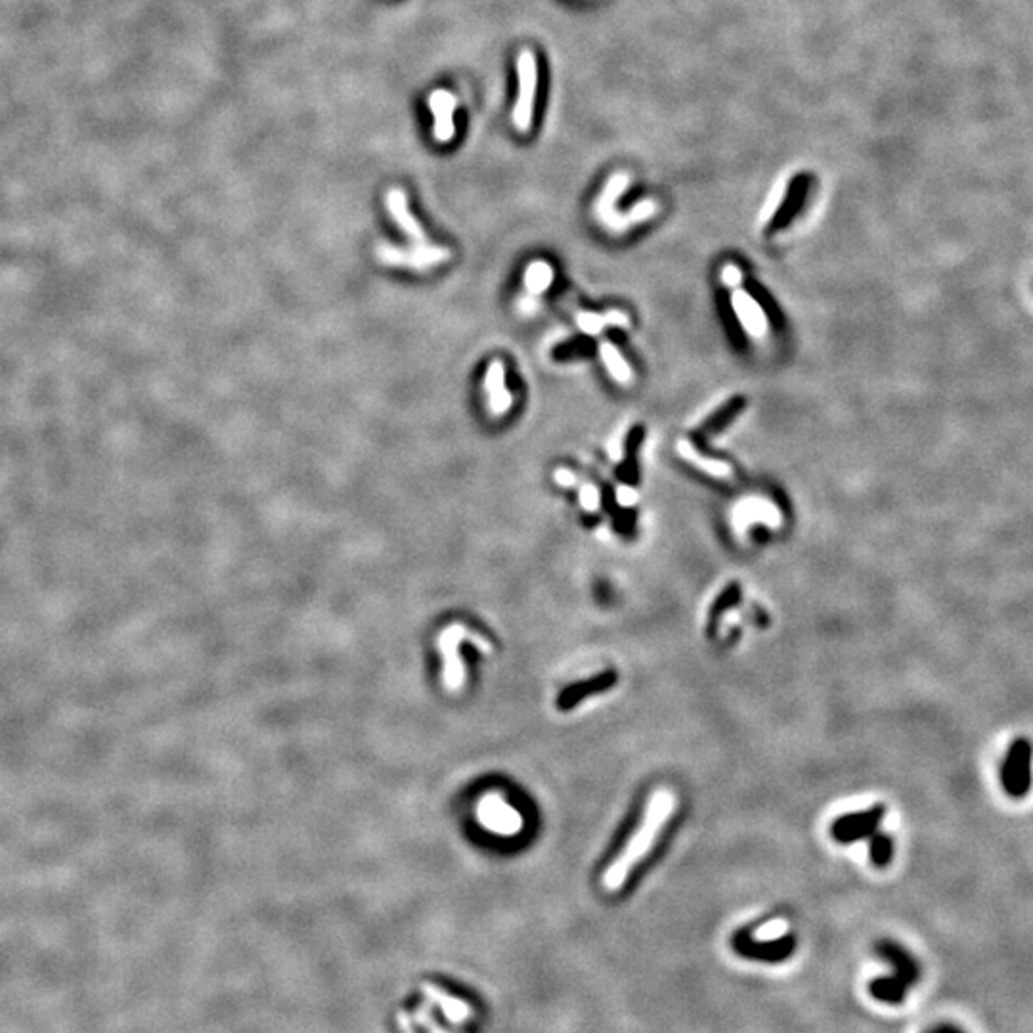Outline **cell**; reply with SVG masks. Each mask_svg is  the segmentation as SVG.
<instances>
[{"mask_svg":"<svg viewBox=\"0 0 1033 1033\" xmlns=\"http://www.w3.org/2000/svg\"><path fill=\"white\" fill-rule=\"evenodd\" d=\"M601 352V358L607 366L609 374L618 381V383H630L631 381V367L630 364L622 358V354L618 352V349L613 343H601L599 347Z\"/></svg>","mask_w":1033,"mask_h":1033,"instance_id":"9a60e30c","label":"cell"},{"mask_svg":"<svg viewBox=\"0 0 1033 1033\" xmlns=\"http://www.w3.org/2000/svg\"><path fill=\"white\" fill-rule=\"evenodd\" d=\"M555 279V272L545 260H534L525 270V287L530 297H536L548 289Z\"/></svg>","mask_w":1033,"mask_h":1033,"instance_id":"4fadbf2b","label":"cell"},{"mask_svg":"<svg viewBox=\"0 0 1033 1033\" xmlns=\"http://www.w3.org/2000/svg\"><path fill=\"white\" fill-rule=\"evenodd\" d=\"M675 804H677L675 794L670 792L668 789H660L653 792L638 831L631 834L624 850L618 853L616 861L611 863L609 869L605 870L603 877L605 887L609 890H620L624 887L630 880L633 869H636L647 858V853L653 850L655 840L664 829V825H667L668 819L672 817Z\"/></svg>","mask_w":1033,"mask_h":1033,"instance_id":"6da1fadb","label":"cell"},{"mask_svg":"<svg viewBox=\"0 0 1033 1033\" xmlns=\"http://www.w3.org/2000/svg\"><path fill=\"white\" fill-rule=\"evenodd\" d=\"M677 454H680L685 462H689L691 465H695L697 469L704 471V473H708L711 477L726 481V479H731V475H733V469L729 464L721 462V460H712V457H706V455L699 454V450L687 440L677 442Z\"/></svg>","mask_w":1033,"mask_h":1033,"instance_id":"7c38bea8","label":"cell"},{"mask_svg":"<svg viewBox=\"0 0 1033 1033\" xmlns=\"http://www.w3.org/2000/svg\"><path fill=\"white\" fill-rule=\"evenodd\" d=\"M616 501L622 508H631L633 504L638 501V492L630 489V486H618L616 490Z\"/></svg>","mask_w":1033,"mask_h":1033,"instance_id":"44dd1931","label":"cell"},{"mask_svg":"<svg viewBox=\"0 0 1033 1033\" xmlns=\"http://www.w3.org/2000/svg\"><path fill=\"white\" fill-rule=\"evenodd\" d=\"M580 504H582V508H584L586 511H589V513H596V511L599 509L601 496H599V490L596 489L594 484L586 482V484L582 486V489H580Z\"/></svg>","mask_w":1033,"mask_h":1033,"instance_id":"ac0fdd59","label":"cell"},{"mask_svg":"<svg viewBox=\"0 0 1033 1033\" xmlns=\"http://www.w3.org/2000/svg\"><path fill=\"white\" fill-rule=\"evenodd\" d=\"M628 186H630V176L626 172H618V174L611 176L607 186H605V190H603V194L599 196V199L596 203V213L599 218H605L614 211L618 196L622 194Z\"/></svg>","mask_w":1033,"mask_h":1033,"instance_id":"5bb4252c","label":"cell"},{"mask_svg":"<svg viewBox=\"0 0 1033 1033\" xmlns=\"http://www.w3.org/2000/svg\"><path fill=\"white\" fill-rule=\"evenodd\" d=\"M553 479H555V482H557L559 486H572L574 482H577V475H574L572 471H569V469H563V467H561V469H557V471H555Z\"/></svg>","mask_w":1033,"mask_h":1033,"instance_id":"603a6c76","label":"cell"},{"mask_svg":"<svg viewBox=\"0 0 1033 1033\" xmlns=\"http://www.w3.org/2000/svg\"><path fill=\"white\" fill-rule=\"evenodd\" d=\"M731 306H733V313L739 318L741 328L752 335L755 339H762L767 330H770V320H767V314L764 313L762 305L752 297L750 293L743 291L737 287L731 295Z\"/></svg>","mask_w":1033,"mask_h":1033,"instance_id":"ba28073f","label":"cell"},{"mask_svg":"<svg viewBox=\"0 0 1033 1033\" xmlns=\"http://www.w3.org/2000/svg\"><path fill=\"white\" fill-rule=\"evenodd\" d=\"M924 1033H967L958 1024L953 1022H940L932 1028H928Z\"/></svg>","mask_w":1033,"mask_h":1033,"instance_id":"7402d4cb","label":"cell"},{"mask_svg":"<svg viewBox=\"0 0 1033 1033\" xmlns=\"http://www.w3.org/2000/svg\"><path fill=\"white\" fill-rule=\"evenodd\" d=\"M387 209H389L394 223L401 226V230L408 235L411 245H416V247L431 245L425 230L418 223V218L410 213L408 198L401 188H393L387 191Z\"/></svg>","mask_w":1033,"mask_h":1033,"instance_id":"9c48e42d","label":"cell"},{"mask_svg":"<svg viewBox=\"0 0 1033 1033\" xmlns=\"http://www.w3.org/2000/svg\"><path fill=\"white\" fill-rule=\"evenodd\" d=\"M427 106H429V111L433 113L435 140L438 144H448L455 135V123H454V113L457 106L455 96L450 91H446V88H437V91L431 93Z\"/></svg>","mask_w":1033,"mask_h":1033,"instance_id":"52a82bcc","label":"cell"},{"mask_svg":"<svg viewBox=\"0 0 1033 1033\" xmlns=\"http://www.w3.org/2000/svg\"><path fill=\"white\" fill-rule=\"evenodd\" d=\"M1002 790L1012 800H1022L1033 785V743L1028 737H1018L1007 750L1001 765Z\"/></svg>","mask_w":1033,"mask_h":1033,"instance_id":"3957f363","label":"cell"},{"mask_svg":"<svg viewBox=\"0 0 1033 1033\" xmlns=\"http://www.w3.org/2000/svg\"><path fill=\"white\" fill-rule=\"evenodd\" d=\"M605 320V326H614V328H630V318L620 313V310H609L607 314H603Z\"/></svg>","mask_w":1033,"mask_h":1033,"instance_id":"ffe728a7","label":"cell"},{"mask_svg":"<svg viewBox=\"0 0 1033 1033\" xmlns=\"http://www.w3.org/2000/svg\"><path fill=\"white\" fill-rule=\"evenodd\" d=\"M721 282L731 289H737L743 282V272L739 270V267H735V264H726L721 270Z\"/></svg>","mask_w":1033,"mask_h":1033,"instance_id":"d6986e66","label":"cell"},{"mask_svg":"<svg viewBox=\"0 0 1033 1033\" xmlns=\"http://www.w3.org/2000/svg\"><path fill=\"white\" fill-rule=\"evenodd\" d=\"M577 322H578L580 330H582L584 333H587V335H597V333H601V330L605 328L603 314L578 313V314H577Z\"/></svg>","mask_w":1033,"mask_h":1033,"instance_id":"e0dca14e","label":"cell"},{"mask_svg":"<svg viewBox=\"0 0 1033 1033\" xmlns=\"http://www.w3.org/2000/svg\"><path fill=\"white\" fill-rule=\"evenodd\" d=\"M787 194H789V179L777 181L775 188L772 190L770 198L765 199V205H764V209H762V213H760V223H762V226L772 223V218L779 213L781 205H783V201L787 199Z\"/></svg>","mask_w":1033,"mask_h":1033,"instance_id":"2e32d148","label":"cell"},{"mask_svg":"<svg viewBox=\"0 0 1033 1033\" xmlns=\"http://www.w3.org/2000/svg\"><path fill=\"white\" fill-rule=\"evenodd\" d=\"M538 91V60L533 50H521L516 56V98L513 108V125L519 132L533 127L534 102Z\"/></svg>","mask_w":1033,"mask_h":1033,"instance_id":"277c9868","label":"cell"},{"mask_svg":"<svg viewBox=\"0 0 1033 1033\" xmlns=\"http://www.w3.org/2000/svg\"><path fill=\"white\" fill-rule=\"evenodd\" d=\"M484 393L489 410L494 416H504L513 406V396L506 387V367L501 360H492L484 374Z\"/></svg>","mask_w":1033,"mask_h":1033,"instance_id":"8fae6325","label":"cell"},{"mask_svg":"<svg viewBox=\"0 0 1033 1033\" xmlns=\"http://www.w3.org/2000/svg\"><path fill=\"white\" fill-rule=\"evenodd\" d=\"M877 955L892 965V976H877L869 980L867 993L882 1005H902L907 999L911 987L917 985L923 978V967L905 948L896 941L882 940L875 948Z\"/></svg>","mask_w":1033,"mask_h":1033,"instance_id":"7a4b0ae2","label":"cell"},{"mask_svg":"<svg viewBox=\"0 0 1033 1033\" xmlns=\"http://www.w3.org/2000/svg\"><path fill=\"white\" fill-rule=\"evenodd\" d=\"M781 521H783L781 511L772 504L770 499H764V498H745L733 509V523L739 528H746L748 525H756V523L777 528L781 525Z\"/></svg>","mask_w":1033,"mask_h":1033,"instance_id":"30bf717a","label":"cell"},{"mask_svg":"<svg viewBox=\"0 0 1033 1033\" xmlns=\"http://www.w3.org/2000/svg\"><path fill=\"white\" fill-rule=\"evenodd\" d=\"M796 946H799V940H796V936L790 932L773 940H756L752 936L750 928L741 930V932L733 934L731 938V948L741 958L765 965H777L789 961L796 951Z\"/></svg>","mask_w":1033,"mask_h":1033,"instance_id":"5b68a950","label":"cell"},{"mask_svg":"<svg viewBox=\"0 0 1033 1033\" xmlns=\"http://www.w3.org/2000/svg\"><path fill=\"white\" fill-rule=\"evenodd\" d=\"M375 255H377L379 262L389 264V267H401V269H408V270L423 272V270L438 267V264H445L452 253H450L448 247L433 245V243L427 245V247L411 245L408 249L394 247L391 243H379L375 247Z\"/></svg>","mask_w":1033,"mask_h":1033,"instance_id":"8992f818","label":"cell"}]
</instances>
